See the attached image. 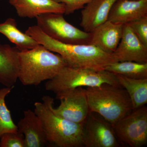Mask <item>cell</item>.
Returning a JSON list of instances; mask_svg holds the SVG:
<instances>
[{
    "instance_id": "cell-24",
    "label": "cell",
    "mask_w": 147,
    "mask_h": 147,
    "mask_svg": "<svg viewBox=\"0 0 147 147\" xmlns=\"http://www.w3.org/2000/svg\"><path fill=\"white\" fill-rule=\"evenodd\" d=\"M133 1H137V0H133Z\"/></svg>"
},
{
    "instance_id": "cell-9",
    "label": "cell",
    "mask_w": 147,
    "mask_h": 147,
    "mask_svg": "<svg viewBox=\"0 0 147 147\" xmlns=\"http://www.w3.org/2000/svg\"><path fill=\"white\" fill-rule=\"evenodd\" d=\"M84 146L118 147L119 140L113 125L90 112L84 126Z\"/></svg>"
},
{
    "instance_id": "cell-12",
    "label": "cell",
    "mask_w": 147,
    "mask_h": 147,
    "mask_svg": "<svg viewBox=\"0 0 147 147\" xmlns=\"http://www.w3.org/2000/svg\"><path fill=\"white\" fill-rule=\"evenodd\" d=\"M147 16V0H116L108 16V21L116 24H128Z\"/></svg>"
},
{
    "instance_id": "cell-5",
    "label": "cell",
    "mask_w": 147,
    "mask_h": 147,
    "mask_svg": "<svg viewBox=\"0 0 147 147\" xmlns=\"http://www.w3.org/2000/svg\"><path fill=\"white\" fill-rule=\"evenodd\" d=\"M105 84L120 86L116 75L106 70L66 66L54 78L47 81L45 88L54 92L57 98L64 93L79 87L100 86Z\"/></svg>"
},
{
    "instance_id": "cell-8",
    "label": "cell",
    "mask_w": 147,
    "mask_h": 147,
    "mask_svg": "<svg viewBox=\"0 0 147 147\" xmlns=\"http://www.w3.org/2000/svg\"><path fill=\"white\" fill-rule=\"evenodd\" d=\"M57 99L61 103L57 108L53 107L56 115L75 123H85L90 113L85 89L76 88L64 93Z\"/></svg>"
},
{
    "instance_id": "cell-19",
    "label": "cell",
    "mask_w": 147,
    "mask_h": 147,
    "mask_svg": "<svg viewBox=\"0 0 147 147\" xmlns=\"http://www.w3.org/2000/svg\"><path fill=\"white\" fill-rule=\"evenodd\" d=\"M105 70L114 74H119L128 78H147V63L130 61L115 62L107 66Z\"/></svg>"
},
{
    "instance_id": "cell-16",
    "label": "cell",
    "mask_w": 147,
    "mask_h": 147,
    "mask_svg": "<svg viewBox=\"0 0 147 147\" xmlns=\"http://www.w3.org/2000/svg\"><path fill=\"white\" fill-rule=\"evenodd\" d=\"M19 50L16 47L0 43V84L13 88L18 79Z\"/></svg>"
},
{
    "instance_id": "cell-13",
    "label": "cell",
    "mask_w": 147,
    "mask_h": 147,
    "mask_svg": "<svg viewBox=\"0 0 147 147\" xmlns=\"http://www.w3.org/2000/svg\"><path fill=\"white\" fill-rule=\"evenodd\" d=\"M123 25L106 21L91 32L89 45H94L105 53L113 54L121 38Z\"/></svg>"
},
{
    "instance_id": "cell-2",
    "label": "cell",
    "mask_w": 147,
    "mask_h": 147,
    "mask_svg": "<svg viewBox=\"0 0 147 147\" xmlns=\"http://www.w3.org/2000/svg\"><path fill=\"white\" fill-rule=\"evenodd\" d=\"M34 104V111L42 122L48 145L57 147L84 146V124L75 123L54 113V99L44 96Z\"/></svg>"
},
{
    "instance_id": "cell-7",
    "label": "cell",
    "mask_w": 147,
    "mask_h": 147,
    "mask_svg": "<svg viewBox=\"0 0 147 147\" xmlns=\"http://www.w3.org/2000/svg\"><path fill=\"white\" fill-rule=\"evenodd\" d=\"M119 141L131 147H140L147 143V108L132 110L113 125Z\"/></svg>"
},
{
    "instance_id": "cell-15",
    "label": "cell",
    "mask_w": 147,
    "mask_h": 147,
    "mask_svg": "<svg viewBox=\"0 0 147 147\" xmlns=\"http://www.w3.org/2000/svg\"><path fill=\"white\" fill-rule=\"evenodd\" d=\"M9 1L21 18H36L45 13L64 14L65 11L64 5L53 0H9Z\"/></svg>"
},
{
    "instance_id": "cell-21",
    "label": "cell",
    "mask_w": 147,
    "mask_h": 147,
    "mask_svg": "<svg viewBox=\"0 0 147 147\" xmlns=\"http://www.w3.org/2000/svg\"><path fill=\"white\" fill-rule=\"evenodd\" d=\"M0 147H25L24 136L18 131L5 133L0 137Z\"/></svg>"
},
{
    "instance_id": "cell-1",
    "label": "cell",
    "mask_w": 147,
    "mask_h": 147,
    "mask_svg": "<svg viewBox=\"0 0 147 147\" xmlns=\"http://www.w3.org/2000/svg\"><path fill=\"white\" fill-rule=\"evenodd\" d=\"M26 33L47 50L61 56L68 66L103 70L109 65L117 62L113 54L105 53L94 45L66 44L57 41L37 26L29 27Z\"/></svg>"
},
{
    "instance_id": "cell-6",
    "label": "cell",
    "mask_w": 147,
    "mask_h": 147,
    "mask_svg": "<svg viewBox=\"0 0 147 147\" xmlns=\"http://www.w3.org/2000/svg\"><path fill=\"white\" fill-rule=\"evenodd\" d=\"M62 13H45L36 17L37 25L51 38L63 43L89 45L90 32L82 31L69 23Z\"/></svg>"
},
{
    "instance_id": "cell-20",
    "label": "cell",
    "mask_w": 147,
    "mask_h": 147,
    "mask_svg": "<svg viewBox=\"0 0 147 147\" xmlns=\"http://www.w3.org/2000/svg\"><path fill=\"white\" fill-rule=\"evenodd\" d=\"M13 88L5 87L0 89V137L5 133L18 131L17 125L13 122L5 102L6 97Z\"/></svg>"
},
{
    "instance_id": "cell-10",
    "label": "cell",
    "mask_w": 147,
    "mask_h": 147,
    "mask_svg": "<svg viewBox=\"0 0 147 147\" xmlns=\"http://www.w3.org/2000/svg\"><path fill=\"white\" fill-rule=\"evenodd\" d=\"M113 54L117 62L147 63V46L142 43L127 24L123 25L120 41Z\"/></svg>"
},
{
    "instance_id": "cell-23",
    "label": "cell",
    "mask_w": 147,
    "mask_h": 147,
    "mask_svg": "<svg viewBox=\"0 0 147 147\" xmlns=\"http://www.w3.org/2000/svg\"><path fill=\"white\" fill-rule=\"evenodd\" d=\"M54 1L63 4L65 5L64 14L69 15L73 13L75 11L84 8L91 0H53Z\"/></svg>"
},
{
    "instance_id": "cell-14",
    "label": "cell",
    "mask_w": 147,
    "mask_h": 147,
    "mask_svg": "<svg viewBox=\"0 0 147 147\" xmlns=\"http://www.w3.org/2000/svg\"><path fill=\"white\" fill-rule=\"evenodd\" d=\"M116 0H91L83 8L80 26L91 32L108 21L111 9Z\"/></svg>"
},
{
    "instance_id": "cell-22",
    "label": "cell",
    "mask_w": 147,
    "mask_h": 147,
    "mask_svg": "<svg viewBox=\"0 0 147 147\" xmlns=\"http://www.w3.org/2000/svg\"><path fill=\"white\" fill-rule=\"evenodd\" d=\"M127 24L142 43L147 46V16Z\"/></svg>"
},
{
    "instance_id": "cell-17",
    "label": "cell",
    "mask_w": 147,
    "mask_h": 147,
    "mask_svg": "<svg viewBox=\"0 0 147 147\" xmlns=\"http://www.w3.org/2000/svg\"><path fill=\"white\" fill-rule=\"evenodd\" d=\"M0 33L15 44L20 51L31 50L39 45L34 38L18 29L14 18H9L0 24Z\"/></svg>"
},
{
    "instance_id": "cell-3",
    "label": "cell",
    "mask_w": 147,
    "mask_h": 147,
    "mask_svg": "<svg viewBox=\"0 0 147 147\" xmlns=\"http://www.w3.org/2000/svg\"><path fill=\"white\" fill-rule=\"evenodd\" d=\"M18 79L25 86H38L56 76L67 64L61 56L39 44L19 53Z\"/></svg>"
},
{
    "instance_id": "cell-11",
    "label": "cell",
    "mask_w": 147,
    "mask_h": 147,
    "mask_svg": "<svg viewBox=\"0 0 147 147\" xmlns=\"http://www.w3.org/2000/svg\"><path fill=\"white\" fill-rule=\"evenodd\" d=\"M18 131L24 137L25 147H43L48 146L42 122L34 111H24V117L17 125Z\"/></svg>"
},
{
    "instance_id": "cell-18",
    "label": "cell",
    "mask_w": 147,
    "mask_h": 147,
    "mask_svg": "<svg viewBox=\"0 0 147 147\" xmlns=\"http://www.w3.org/2000/svg\"><path fill=\"white\" fill-rule=\"evenodd\" d=\"M118 82L127 92L133 110L144 106L147 103V78L136 79L115 74Z\"/></svg>"
},
{
    "instance_id": "cell-4",
    "label": "cell",
    "mask_w": 147,
    "mask_h": 147,
    "mask_svg": "<svg viewBox=\"0 0 147 147\" xmlns=\"http://www.w3.org/2000/svg\"><path fill=\"white\" fill-rule=\"evenodd\" d=\"M90 112L113 125L133 110L128 94L122 87L105 84L85 89Z\"/></svg>"
}]
</instances>
